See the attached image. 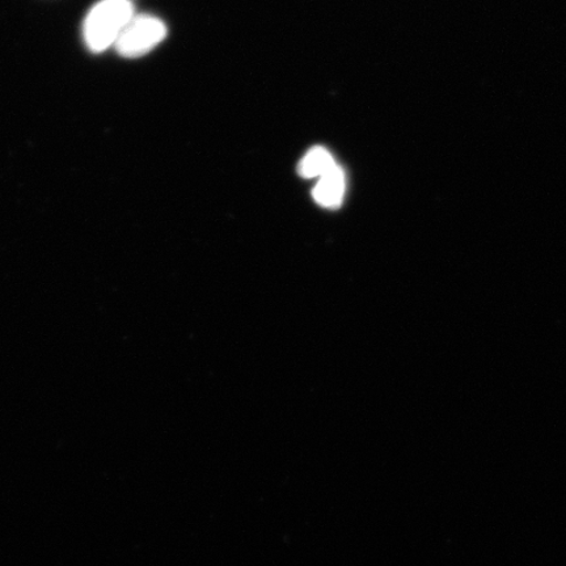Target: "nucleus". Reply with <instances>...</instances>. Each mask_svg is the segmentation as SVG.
Returning a JSON list of instances; mask_svg holds the SVG:
<instances>
[{
  "label": "nucleus",
  "instance_id": "obj_1",
  "mask_svg": "<svg viewBox=\"0 0 566 566\" xmlns=\"http://www.w3.org/2000/svg\"><path fill=\"white\" fill-rule=\"evenodd\" d=\"M134 18L130 0H102L84 21V40L92 52L101 53L116 42Z\"/></svg>",
  "mask_w": 566,
  "mask_h": 566
},
{
  "label": "nucleus",
  "instance_id": "obj_2",
  "mask_svg": "<svg viewBox=\"0 0 566 566\" xmlns=\"http://www.w3.org/2000/svg\"><path fill=\"white\" fill-rule=\"evenodd\" d=\"M167 27L158 18L134 17L116 41L117 52L126 59H137L151 52L167 38Z\"/></svg>",
  "mask_w": 566,
  "mask_h": 566
},
{
  "label": "nucleus",
  "instance_id": "obj_3",
  "mask_svg": "<svg viewBox=\"0 0 566 566\" xmlns=\"http://www.w3.org/2000/svg\"><path fill=\"white\" fill-rule=\"evenodd\" d=\"M345 193L346 176L338 165L321 177L313 190L315 202L327 209H337L343 203Z\"/></svg>",
  "mask_w": 566,
  "mask_h": 566
},
{
  "label": "nucleus",
  "instance_id": "obj_4",
  "mask_svg": "<svg viewBox=\"0 0 566 566\" xmlns=\"http://www.w3.org/2000/svg\"><path fill=\"white\" fill-rule=\"evenodd\" d=\"M337 166L334 155L327 148L314 147L304 155L298 166V174L303 179H321Z\"/></svg>",
  "mask_w": 566,
  "mask_h": 566
}]
</instances>
